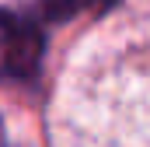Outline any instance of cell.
Returning a JSON list of instances; mask_svg holds the SVG:
<instances>
[{"mask_svg":"<svg viewBox=\"0 0 150 147\" xmlns=\"http://www.w3.org/2000/svg\"><path fill=\"white\" fill-rule=\"evenodd\" d=\"M49 28L21 0L0 7V81H35L45 63Z\"/></svg>","mask_w":150,"mask_h":147,"instance_id":"6da1fadb","label":"cell"},{"mask_svg":"<svg viewBox=\"0 0 150 147\" xmlns=\"http://www.w3.org/2000/svg\"><path fill=\"white\" fill-rule=\"evenodd\" d=\"M32 14H38L45 21V28H59L74 18H98L105 11H112L119 0H21Z\"/></svg>","mask_w":150,"mask_h":147,"instance_id":"7a4b0ae2","label":"cell"}]
</instances>
